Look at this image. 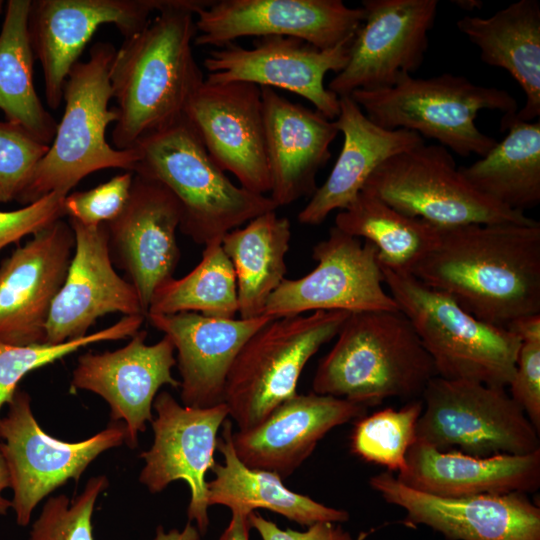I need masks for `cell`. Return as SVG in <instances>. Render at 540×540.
<instances>
[{
    "label": "cell",
    "mask_w": 540,
    "mask_h": 540,
    "mask_svg": "<svg viewBox=\"0 0 540 540\" xmlns=\"http://www.w3.org/2000/svg\"><path fill=\"white\" fill-rule=\"evenodd\" d=\"M133 173L164 186L181 209L179 229L199 245L221 241L251 219L277 210L273 200L234 184L212 160L185 115L134 147Z\"/></svg>",
    "instance_id": "cell-4"
},
{
    "label": "cell",
    "mask_w": 540,
    "mask_h": 540,
    "mask_svg": "<svg viewBox=\"0 0 540 540\" xmlns=\"http://www.w3.org/2000/svg\"><path fill=\"white\" fill-rule=\"evenodd\" d=\"M122 348L79 356L73 370L71 388L91 391L110 406L111 422L123 420L126 444L138 445V434L152 422V407L163 385L180 387L172 375L175 348L166 335L147 345V332L139 330Z\"/></svg>",
    "instance_id": "cell-21"
},
{
    "label": "cell",
    "mask_w": 540,
    "mask_h": 540,
    "mask_svg": "<svg viewBox=\"0 0 540 540\" xmlns=\"http://www.w3.org/2000/svg\"><path fill=\"white\" fill-rule=\"evenodd\" d=\"M64 198L65 195L52 192L20 209L0 211V251L62 219Z\"/></svg>",
    "instance_id": "cell-41"
},
{
    "label": "cell",
    "mask_w": 540,
    "mask_h": 540,
    "mask_svg": "<svg viewBox=\"0 0 540 540\" xmlns=\"http://www.w3.org/2000/svg\"><path fill=\"white\" fill-rule=\"evenodd\" d=\"M211 0H169L140 32L125 38L110 67L119 117L116 149H132L185 113L205 76L193 54L195 14Z\"/></svg>",
    "instance_id": "cell-2"
},
{
    "label": "cell",
    "mask_w": 540,
    "mask_h": 540,
    "mask_svg": "<svg viewBox=\"0 0 540 540\" xmlns=\"http://www.w3.org/2000/svg\"><path fill=\"white\" fill-rule=\"evenodd\" d=\"M108 485L107 477L101 475L90 478L72 501L64 494L49 497L32 525L30 540H94L95 502Z\"/></svg>",
    "instance_id": "cell-38"
},
{
    "label": "cell",
    "mask_w": 540,
    "mask_h": 540,
    "mask_svg": "<svg viewBox=\"0 0 540 540\" xmlns=\"http://www.w3.org/2000/svg\"><path fill=\"white\" fill-rule=\"evenodd\" d=\"M249 522L262 540H352L350 533L336 523L318 522L308 526L303 532L283 530L274 522L254 512L249 514Z\"/></svg>",
    "instance_id": "cell-43"
},
{
    "label": "cell",
    "mask_w": 540,
    "mask_h": 540,
    "mask_svg": "<svg viewBox=\"0 0 540 540\" xmlns=\"http://www.w3.org/2000/svg\"><path fill=\"white\" fill-rule=\"evenodd\" d=\"M349 96L380 127L414 131L461 157H482L497 142L477 128L475 120L481 110L504 115L518 110L517 101L506 90L477 85L451 73L430 78L407 74L392 87L356 90Z\"/></svg>",
    "instance_id": "cell-7"
},
{
    "label": "cell",
    "mask_w": 540,
    "mask_h": 540,
    "mask_svg": "<svg viewBox=\"0 0 540 540\" xmlns=\"http://www.w3.org/2000/svg\"><path fill=\"white\" fill-rule=\"evenodd\" d=\"M290 238L289 219L275 210L251 219L221 240L236 276L239 318L263 315L268 299L286 278Z\"/></svg>",
    "instance_id": "cell-31"
},
{
    "label": "cell",
    "mask_w": 540,
    "mask_h": 540,
    "mask_svg": "<svg viewBox=\"0 0 540 540\" xmlns=\"http://www.w3.org/2000/svg\"><path fill=\"white\" fill-rule=\"evenodd\" d=\"M505 138L469 166L458 167L481 194L515 211L540 203V122H524L504 115Z\"/></svg>",
    "instance_id": "cell-32"
},
{
    "label": "cell",
    "mask_w": 540,
    "mask_h": 540,
    "mask_svg": "<svg viewBox=\"0 0 540 540\" xmlns=\"http://www.w3.org/2000/svg\"><path fill=\"white\" fill-rule=\"evenodd\" d=\"M75 237L59 219L18 246L0 265V342H45L52 303L68 271Z\"/></svg>",
    "instance_id": "cell-20"
},
{
    "label": "cell",
    "mask_w": 540,
    "mask_h": 540,
    "mask_svg": "<svg viewBox=\"0 0 540 540\" xmlns=\"http://www.w3.org/2000/svg\"><path fill=\"white\" fill-rule=\"evenodd\" d=\"M153 540H201V534L196 526L188 522L181 531L171 529L166 532L162 526H158Z\"/></svg>",
    "instance_id": "cell-46"
},
{
    "label": "cell",
    "mask_w": 540,
    "mask_h": 540,
    "mask_svg": "<svg viewBox=\"0 0 540 540\" xmlns=\"http://www.w3.org/2000/svg\"><path fill=\"white\" fill-rule=\"evenodd\" d=\"M362 190L437 227L538 222L478 192L459 172L449 150L439 144H423L388 158Z\"/></svg>",
    "instance_id": "cell-10"
},
{
    "label": "cell",
    "mask_w": 540,
    "mask_h": 540,
    "mask_svg": "<svg viewBox=\"0 0 540 540\" xmlns=\"http://www.w3.org/2000/svg\"><path fill=\"white\" fill-rule=\"evenodd\" d=\"M154 441L140 454L145 460L139 481L151 493L164 490L170 483L185 481L190 490L188 522L195 521L200 534L209 526L206 474L216 463L217 434L226 417L227 405L196 408L180 405L167 391L153 402Z\"/></svg>",
    "instance_id": "cell-15"
},
{
    "label": "cell",
    "mask_w": 540,
    "mask_h": 540,
    "mask_svg": "<svg viewBox=\"0 0 540 540\" xmlns=\"http://www.w3.org/2000/svg\"><path fill=\"white\" fill-rule=\"evenodd\" d=\"M339 104L340 112L334 121L343 134L342 148L325 182L299 212L301 224L323 223L331 212L346 208L357 197L380 164L425 144L414 131L389 130L375 124L351 96L339 97Z\"/></svg>",
    "instance_id": "cell-28"
},
{
    "label": "cell",
    "mask_w": 540,
    "mask_h": 540,
    "mask_svg": "<svg viewBox=\"0 0 540 540\" xmlns=\"http://www.w3.org/2000/svg\"><path fill=\"white\" fill-rule=\"evenodd\" d=\"M232 434V423L225 420L222 436L217 441V449L224 456V462H216L211 469L215 477L207 482L209 507L223 505L231 512L246 515L263 508L307 527L318 522L342 523L349 520L346 510L326 506L291 491L278 474L244 465L234 451Z\"/></svg>",
    "instance_id": "cell-30"
},
{
    "label": "cell",
    "mask_w": 540,
    "mask_h": 540,
    "mask_svg": "<svg viewBox=\"0 0 540 540\" xmlns=\"http://www.w3.org/2000/svg\"><path fill=\"white\" fill-rule=\"evenodd\" d=\"M133 178L134 173L126 171L89 190L67 194L63 201L65 215L88 227L107 224L125 207Z\"/></svg>",
    "instance_id": "cell-40"
},
{
    "label": "cell",
    "mask_w": 540,
    "mask_h": 540,
    "mask_svg": "<svg viewBox=\"0 0 540 540\" xmlns=\"http://www.w3.org/2000/svg\"><path fill=\"white\" fill-rule=\"evenodd\" d=\"M0 418V452L13 490L11 504L18 525H28L39 502L68 480L79 481L89 464L104 451L126 440V426L110 422L104 430L79 441L66 442L48 435L31 409L30 395L19 388Z\"/></svg>",
    "instance_id": "cell-11"
},
{
    "label": "cell",
    "mask_w": 540,
    "mask_h": 540,
    "mask_svg": "<svg viewBox=\"0 0 540 540\" xmlns=\"http://www.w3.org/2000/svg\"><path fill=\"white\" fill-rule=\"evenodd\" d=\"M380 267L389 294L414 327L437 376L509 387L521 346L516 334L477 319L412 275Z\"/></svg>",
    "instance_id": "cell-6"
},
{
    "label": "cell",
    "mask_w": 540,
    "mask_h": 540,
    "mask_svg": "<svg viewBox=\"0 0 540 540\" xmlns=\"http://www.w3.org/2000/svg\"><path fill=\"white\" fill-rule=\"evenodd\" d=\"M377 248L352 237L335 226L312 250L316 267L297 278H285L272 293L264 315L271 318L316 311L399 310L383 288Z\"/></svg>",
    "instance_id": "cell-12"
},
{
    "label": "cell",
    "mask_w": 540,
    "mask_h": 540,
    "mask_svg": "<svg viewBox=\"0 0 540 540\" xmlns=\"http://www.w3.org/2000/svg\"><path fill=\"white\" fill-rule=\"evenodd\" d=\"M169 0H34L28 30L34 56L39 60L46 103L56 110L72 67L94 33L113 24L128 38L149 23Z\"/></svg>",
    "instance_id": "cell-17"
},
{
    "label": "cell",
    "mask_w": 540,
    "mask_h": 540,
    "mask_svg": "<svg viewBox=\"0 0 540 540\" xmlns=\"http://www.w3.org/2000/svg\"><path fill=\"white\" fill-rule=\"evenodd\" d=\"M145 318L143 315L123 316L109 327L60 344L18 346L0 342V411L18 389V383L29 372L62 359L80 348L130 338L140 330Z\"/></svg>",
    "instance_id": "cell-37"
},
{
    "label": "cell",
    "mask_w": 540,
    "mask_h": 540,
    "mask_svg": "<svg viewBox=\"0 0 540 540\" xmlns=\"http://www.w3.org/2000/svg\"><path fill=\"white\" fill-rule=\"evenodd\" d=\"M3 1L0 0V12L2 11Z\"/></svg>",
    "instance_id": "cell-49"
},
{
    "label": "cell",
    "mask_w": 540,
    "mask_h": 540,
    "mask_svg": "<svg viewBox=\"0 0 540 540\" xmlns=\"http://www.w3.org/2000/svg\"><path fill=\"white\" fill-rule=\"evenodd\" d=\"M457 29L480 50L481 60L505 69L526 101L514 117L531 122L540 116V3L519 0L488 18L464 16Z\"/></svg>",
    "instance_id": "cell-29"
},
{
    "label": "cell",
    "mask_w": 540,
    "mask_h": 540,
    "mask_svg": "<svg viewBox=\"0 0 540 540\" xmlns=\"http://www.w3.org/2000/svg\"><path fill=\"white\" fill-rule=\"evenodd\" d=\"M510 395L540 432V338L521 341Z\"/></svg>",
    "instance_id": "cell-42"
},
{
    "label": "cell",
    "mask_w": 540,
    "mask_h": 540,
    "mask_svg": "<svg viewBox=\"0 0 540 540\" xmlns=\"http://www.w3.org/2000/svg\"><path fill=\"white\" fill-rule=\"evenodd\" d=\"M115 51L111 43L97 42L88 59L72 67L63 89V116L48 152L17 200L20 204L26 206L52 192L66 196L84 177L102 169L133 172L136 148L116 149L106 139L107 127L119 117L116 107H108Z\"/></svg>",
    "instance_id": "cell-5"
},
{
    "label": "cell",
    "mask_w": 540,
    "mask_h": 540,
    "mask_svg": "<svg viewBox=\"0 0 540 540\" xmlns=\"http://www.w3.org/2000/svg\"><path fill=\"white\" fill-rule=\"evenodd\" d=\"M396 477L413 489L442 497L527 494L540 487V449L523 455L476 457L415 441L405 469Z\"/></svg>",
    "instance_id": "cell-27"
},
{
    "label": "cell",
    "mask_w": 540,
    "mask_h": 540,
    "mask_svg": "<svg viewBox=\"0 0 540 540\" xmlns=\"http://www.w3.org/2000/svg\"><path fill=\"white\" fill-rule=\"evenodd\" d=\"M349 314L316 311L272 318L245 342L229 370L224 393L239 430L259 424L297 394L305 365L337 336Z\"/></svg>",
    "instance_id": "cell-8"
},
{
    "label": "cell",
    "mask_w": 540,
    "mask_h": 540,
    "mask_svg": "<svg viewBox=\"0 0 540 540\" xmlns=\"http://www.w3.org/2000/svg\"><path fill=\"white\" fill-rule=\"evenodd\" d=\"M184 115L222 171L232 173L240 186L251 192H270L259 86L204 79Z\"/></svg>",
    "instance_id": "cell-19"
},
{
    "label": "cell",
    "mask_w": 540,
    "mask_h": 540,
    "mask_svg": "<svg viewBox=\"0 0 540 540\" xmlns=\"http://www.w3.org/2000/svg\"><path fill=\"white\" fill-rule=\"evenodd\" d=\"M452 2L455 3L456 6L462 9H466L468 11H471L475 8H480L482 6V2L476 0H454Z\"/></svg>",
    "instance_id": "cell-48"
},
{
    "label": "cell",
    "mask_w": 540,
    "mask_h": 540,
    "mask_svg": "<svg viewBox=\"0 0 540 540\" xmlns=\"http://www.w3.org/2000/svg\"><path fill=\"white\" fill-rule=\"evenodd\" d=\"M31 0H9L0 32V110L50 145L57 122L39 98L33 82L34 52L28 30Z\"/></svg>",
    "instance_id": "cell-34"
},
{
    "label": "cell",
    "mask_w": 540,
    "mask_h": 540,
    "mask_svg": "<svg viewBox=\"0 0 540 540\" xmlns=\"http://www.w3.org/2000/svg\"><path fill=\"white\" fill-rule=\"evenodd\" d=\"M387 503L406 512L409 525H425L448 540H540V508L526 493L442 497L413 489L392 472L369 479Z\"/></svg>",
    "instance_id": "cell-18"
},
{
    "label": "cell",
    "mask_w": 540,
    "mask_h": 540,
    "mask_svg": "<svg viewBox=\"0 0 540 540\" xmlns=\"http://www.w3.org/2000/svg\"><path fill=\"white\" fill-rule=\"evenodd\" d=\"M180 312L218 318L238 315L236 276L221 241L205 245L200 262L188 274L162 283L153 293L147 315Z\"/></svg>",
    "instance_id": "cell-35"
},
{
    "label": "cell",
    "mask_w": 540,
    "mask_h": 540,
    "mask_svg": "<svg viewBox=\"0 0 540 540\" xmlns=\"http://www.w3.org/2000/svg\"><path fill=\"white\" fill-rule=\"evenodd\" d=\"M10 487V476L6 461L0 452V515L7 514L12 507L11 501L2 496V492Z\"/></svg>",
    "instance_id": "cell-47"
},
{
    "label": "cell",
    "mask_w": 540,
    "mask_h": 540,
    "mask_svg": "<svg viewBox=\"0 0 540 540\" xmlns=\"http://www.w3.org/2000/svg\"><path fill=\"white\" fill-rule=\"evenodd\" d=\"M366 412V407L342 398L297 393L259 424L233 433L234 451L247 467L287 478L330 430Z\"/></svg>",
    "instance_id": "cell-25"
},
{
    "label": "cell",
    "mask_w": 540,
    "mask_h": 540,
    "mask_svg": "<svg viewBox=\"0 0 540 540\" xmlns=\"http://www.w3.org/2000/svg\"><path fill=\"white\" fill-rule=\"evenodd\" d=\"M421 400L416 441L476 457L540 449L539 432L505 388L435 376Z\"/></svg>",
    "instance_id": "cell-9"
},
{
    "label": "cell",
    "mask_w": 540,
    "mask_h": 540,
    "mask_svg": "<svg viewBox=\"0 0 540 540\" xmlns=\"http://www.w3.org/2000/svg\"><path fill=\"white\" fill-rule=\"evenodd\" d=\"M250 528L249 515L232 512L231 519L219 540H249Z\"/></svg>",
    "instance_id": "cell-45"
},
{
    "label": "cell",
    "mask_w": 540,
    "mask_h": 540,
    "mask_svg": "<svg viewBox=\"0 0 540 540\" xmlns=\"http://www.w3.org/2000/svg\"><path fill=\"white\" fill-rule=\"evenodd\" d=\"M48 150L23 127L0 121V202L18 200Z\"/></svg>",
    "instance_id": "cell-39"
},
{
    "label": "cell",
    "mask_w": 540,
    "mask_h": 540,
    "mask_svg": "<svg viewBox=\"0 0 540 540\" xmlns=\"http://www.w3.org/2000/svg\"><path fill=\"white\" fill-rule=\"evenodd\" d=\"M334 226L373 244L379 264L404 275H412L438 238L437 226L405 215L365 190L337 213Z\"/></svg>",
    "instance_id": "cell-33"
},
{
    "label": "cell",
    "mask_w": 540,
    "mask_h": 540,
    "mask_svg": "<svg viewBox=\"0 0 540 540\" xmlns=\"http://www.w3.org/2000/svg\"><path fill=\"white\" fill-rule=\"evenodd\" d=\"M506 328L516 334L521 341L540 338V314L517 318L511 321Z\"/></svg>",
    "instance_id": "cell-44"
},
{
    "label": "cell",
    "mask_w": 540,
    "mask_h": 540,
    "mask_svg": "<svg viewBox=\"0 0 540 540\" xmlns=\"http://www.w3.org/2000/svg\"><path fill=\"white\" fill-rule=\"evenodd\" d=\"M363 23L351 42L349 59L327 88L338 97L356 90L394 86L422 65L437 0H363Z\"/></svg>",
    "instance_id": "cell-13"
},
{
    "label": "cell",
    "mask_w": 540,
    "mask_h": 540,
    "mask_svg": "<svg viewBox=\"0 0 540 540\" xmlns=\"http://www.w3.org/2000/svg\"><path fill=\"white\" fill-rule=\"evenodd\" d=\"M262 93L265 143L271 189L277 207L287 206L317 189L316 175L331 157L339 131L317 110L291 102L270 87Z\"/></svg>",
    "instance_id": "cell-26"
},
{
    "label": "cell",
    "mask_w": 540,
    "mask_h": 540,
    "mask_svg": "<svg viewBox=\"0 0 540 540\" xmlns=\"http://www.w3.org/2000/svg\"><path fill=\"white\" fill-rule=\"evenodd\" d=\"M150 324L169 337L181 376L180 398L187 407L224 402L229 370L245 342L271 317L218 318L196 312L148 314Z\"/></svg>",
    "instance_id": "cell-24"
},
{
    "label": "cell",
    "mask_w": 540,
    "mask_h": 540,
    "mask_svg": "<svg viewBox=\"0 0 540 540\" xmlns=\"http://www.w3.org/2000/svg\"><path fill=\"white\" fill-rule=\"evenodd\" d=\"M423 410L420 399L402 408H385L356 421L351 434V452L362 460L402 472L406 456L416 441V427Z\"/></svg>",
    "instance_id": "cell-36"
},
{
    "label": "cell",
    "mask_w": 540,
    "mask_h": 540,
    "mask_svg": "<svg viewBox=\"0 0 540 540\" xmlns=\"http://www.w3.org/2000/svg\"><path fill=\"white\" fill-rule=\"evenodd\" d=\"M180 223L181 209L170 191L134 174L125 207L106 224L112 262L135 287L145 316L155 290L176 270Z\"/></svg>",
    "instance_id": "cell-22"
},
{
    "label": "cell",
    "mask_w": 540,
    "mask_h": 540,
    "mask_svg": "<svg viewBox=\"0 0 540 540\" xmlns=\"http://www.w3.org/2000/svg\"><path fill=\"white\" fill-rule=\"evenodd\" d=\"M68 222L75 237L74 253L50 309L45 329L47 344L86 336L97 319L108 313L145 316L135 287L114 268L107 225L88 227Z\"/></svg>",
    "instance_id": "cell-23"
},
{
    "label": "cell",
    "mask_w": 540,
    "mask_h": 540,
    "mask_svg": "<svg viewBox=\"0 0 540 540\" xmlns=\"http://www.w3.org/2000/svg\"><path fill=\"white\" fill-rule=\"evenodd\" d=\"M319 361L312 389L370 407L390 397L420 399L437 376L433 361L400 311L350 313Z\"/></svg>",
    "instance_id": "cell-3"
},
{
    "label": "cell",
    "mask_w": 540,
    "mask_h": 540,
    "mask_svg": "<svg viewBox=\"0 0 540 540\" xmlns=\"http://www.w3.org/2000/svg\"><path fill=\"white\" fill-rule=\"evenodd\" d=\"M362 7L341 0H211L195 14L194 44L216 48L238 38L286 36L330 49L354 36Z\"/></svg>",
    "instance_id": "cell-16"
},
{
    "label": "cell",
    "mask_w": 540,
    "mask_h": 540,
    "mask_svg": "<svg viewBox=\"0 0 540 540\" xmlns=\"http://www.w3.org/2000/svg\"><path fill=\"white\" fill-rule=\"evenodd\" d=\"M412 276L491 325L540 314V223L438 227Z\"/></svg>",
    "instance_id": "cell-1"
},
{
    "label": "cell",
    "mask_w": 540,
    "mask_h": 540,
    "mask_svg": "<svg viewBox=\"0 0 540 540\" xmlns=\"http://www.w3.org/2000/svg\"><path fill=\"white\" fill-rule=\"evenodd\" d=\"M353 37L330 49L286 36L256 38L252 48L230 43L211 50L204 59L205 80L283 89L305 98L315 110L335 120L340 112L339 97L325 86L324 78L328 72L337 74L344 69Z\"/></svg>",
    "instance_id": "cell-14"
}]
</instances>
